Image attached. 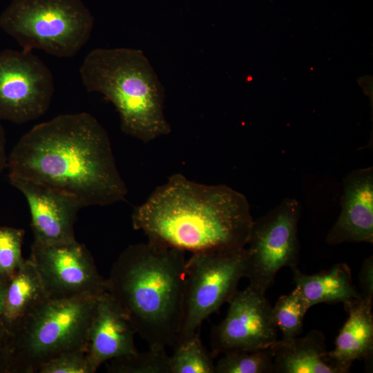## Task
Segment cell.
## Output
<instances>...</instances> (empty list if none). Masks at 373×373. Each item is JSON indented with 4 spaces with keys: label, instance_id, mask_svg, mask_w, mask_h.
Returning <instances> with one entry per match:
<instances>
[{
    "label": "cell",
    "instance_id": "cell-21",
    "mask_svg": "<svg viewBox=\"0 0 373 373\" xmlns=\"http://www.w3.org/2000/svg\"><path fill=\"white\" fill-rule=\"evenodd\" d=\"M111 373H171L170 356L166 348H150L144 352L120 356L108 361Z\"/></svg>",
    "mask_w": 373,
    "mask_h": 373
},
{
    "label": "cell",
    "instance_id": "cell-16",
    "mask_svg": "<svg viewBox=\"0 0 373 373\" xmlns=\"http://www.w3.org/2000/svg\"><path fill=\"white\" fill-rule=\"evenodd\" d=\"M275 373H338L327 349L323 333L278 340L271 346Z\"/></svg>",
    "mask_w": 373,
    "mask_h": 373
},
{
    "label": "cell",
    "instance_id": "cell-5",
    "mask_svg": "<svg viewBox=\"0 0 373 373\" xmlns=\"http://www.w3.org/2000/svg\"><path fill=\"white\" fill-rule=\"evenodd\" d=\"M99 297L83 296L46 302L11 335L10 373H35L44 363L62 353L86 352Z\"/></svg>",
    "mask_w": 373,
    "mask_h": 373
},
{
    "label": "cell",
    "instance_id": "cell-17",
    "mask_svg": "<svg viewBox=\"0 0 373 373\" xmlns=\"http://www.w3.org/2000/svg\"><path fill=\"white\" fill-rule=\"evenodd\" d=\"M49 300L32 261L25 259L7 285L2 325L11 335Z\"/></svg>",
    "mask_w": 373,
    "mask_h": 373
},
{
    "label": "cell",
    "instance_id": "cell-25",
    "mask_svg": "<svg viewBox=\"0 0 373 373\" xmlns=\"http://www.w3.org/2000/svg\"><path fill=\"white\" fill-rule=\"evenodd\" d=\"M359 293L364 300L373 303V257L363 262L358 274Z\"/></svg>",
    "mask_w": 373,
    "mask_h": 373
},
{
    "label": "cell",
    "instance_id": "cell-26",
    "mask_svg": "<svg viewBox=\"0 0 373 373\" xmlns=\"http://www.w3.org/2000/svg\"><path fill=\"white\" fill-rule=\"evenodd\" d=\"M12 358V336L5 328H0V373H10Z\"/></svg>",
    "mask_w": 373,
    "mask_h": 373
},
{
    "label": "cell",
    "instance_id": "cell-4",
    "mask_svg": "<svg viewBox=\"0 0 373 373\" xmlns=\"http://www.w3.org/2000/svg\"><path fill=\"white\" fill-rule=\"evenodd\" d=\"M79 73L88 91L102 94L115 107L124 133L148 143L171 132L164 113V87L142 50L94 49Z\"/></svg>",
    "mask_w": 373,
    "mask_h": 373
},
{
    "label": "cell",
    "instance_id": "cell-15",
    "mask_svg": "<svg viewBox=\"0 0 373 373\" xmlns=\"http://www.w3.org/2000/svg\"><path fill=\"white\" fill-rule=\"evenodd\" d=\"M348 317L336 338L329 357L338 373L350 372L356 360L372 361L373 354L372 303L358 299L344 305Z\"/></svg>",
    "mask_w": 373,
    "mask_h": 373
},
{
    "label": "cell",
    "instance_id": "cell-24",
    "mask_svg": "<svg viewBox=\"0 0 373 373\" xmlns=\"http://www.w3.org/2000/svg\"><path fill=\"white\" fill-rule=\"evenodd\" d=\"M39 373H94L86 351L75 350L62 353L44 363Z\"/></svg>",
    "mask_w": 373,
    "mask_h": 373
},
{
    "label": "cell",
    "instance_id": "cell-14",
    "mask_svg": "<svg viewBox=\"0 0 373 373\" xmlns=\"http://www.w3.org/2000/svg\"><path fill=\"white\" fill-rule=\"evenodd\" d=\"M135 333L126 314L113 297L106 291L99 296L86 350L94 370L111 359L136 353Z\"/></svg>",
    "mask_w": 373,
    "mask_h": 373
},
{
    "label": "cell",
    "instance_id": "cell-6",
    "mask_svg": "<svg viewBox=\"0 0 373 373\" xmlns=\"http://www.w3.org/2000/svg\"><path fill=\"white\" fill-rule=\"evenodd\" d=\"M93 26L81 0H12L0 16V28L22 50L39 49L61 58L83 48Z\"/></svg>",
    "mask_w": 373,
    "mask_h": 373
},
{
    "label": "cell",
    "instance_id": "cell-18",
    "mask_svg": "<svg viewBox=\"0 0 373 373\" xmlns=\"http://www.w3.org/2000/svg\"><path fill=\"white\" fill-rule=\"evenodd\" d=\"M293 279L309 305L343 303L361 299L358 289L352 282L351 269L345 263H338L327 270L308 275L297 267L291 268Z\"/></svg>",
    "mask_w": 373,
    "mask_h": 373
},
{
    "label": "cell",
    "instance_id": "cell-19",
    "mask_svg": "<svg viewBox=\"0 0 373 373\" xmlns=\"http://www.w3.org/2000/svg\"><path fill=\"white\" fill-rule=\"evenodd\" d=\"M200 332L176 342L170 356L171 373H216L214 356L203 345Z\"/></svg>",
    "mask_w": 373,
    "mask_h": 373
},
{
    "label": "cell",
    "instance_id": "cell-7",
    "mask_svg": "<svg viewBox=\"0 0 373 373\" xmlns=\"http://www.w3.org/2000/svg\"><path fill=\"white\" fill-rule=\"evenodd\" d=\"M245 247L193 253L186 260L183 316L176 342L200 329L208 317L231 299L245 277Z\"/></svg>",
    "mask_w": 373,
    "mask_h": 373
},
{
    "label": "cell",
    "instance_id": "cell-27",
    "mask_svg": "<svg viewBox=\"0 0 373 373\" xmlns=\"http://www.w3.org/2000/svg\"><path fill=\"white\" fill-rule=\"evenodd\" d=\"M8 157L6 153V136L0 122V173L7 166Z\"/></svg>",
    "mask_w": 373,
    "mask_h": 373
},
{
    "label": "cell",
    "instance_id": "cell-3",
    "mask_svg": "<svg viewBox=\"0 0 373 373\" xmlns=\"http://www.w3.org/2000/svg\"><path fill=\"white\" fill-rule=\"evenodd\" d=\"M184 251L148 240L127 247L114 262L106 292L150 348L173 347L184 308Z\"/></svg>",
    "mask_w": 373,
    "mask_h": 373
},
{
    "label": "cell",
    "instance_id": "cell-1",
    "mask_svg": "<svg viewBox=\"0 0 373 373\" xmlns=\"http://www.w3.org/2000/svg\"><path fill=\"white\" fill-rule=\"evenodd\" d=\"M9 175L38 182L82 207L125 200L126 185L116 165L108 134L91 114H64L25 133L8 157Z\"/></svg>",
    "mask_w": 373,
    "mask_h": 373
},
{
    "label": "cell",
    "instance_id": "cell-23",
    "mask_svg": "<svg viewBox=\"0 0 373 373\" xmlns=\"http://www.w3.org/2000/svg\"><path fill=\"white\" fill-rule=\"evenodd\" d=\"M24 230L0 226V280L7 283L24 261L22 244Z\"/></svg>",
    "mask_w": 373,
    "mask_h": 373
},
{
    "label": "cell",
    "instance_id": "cell-28",
    "mask_svg": "<svg viewBox=\"0 0 373 373\" xmlns=\"http://www.w3.org/2000/svg\"><path fill=\"white\" fill-rule=\"evenodd\" d=\"M7 285V283L0 280V328L3 327L2 325V314Z\"/></svg>",
    "mask_w": 373,
    "mask_h": 373
},
{
    "label": "cell",
    "instance_id": "cell-20",
    "mask_svg": "<svg viewBox=\"0 0 373 373\" xmlns=\"http://www.w3.org/2000/svg\"><path fill=\"white\" fill-rule=\"evenodd\" d=\"M309 308L297 287L278 299L272 307V315L278 330L282 334V338H292L302 333L304 318Z\"/></svg>",
    "mask_w": 373,
    "mask_h": 373
},
{
    "label": "cell",
    "instance_id": "cell-9",
    "mask_svg": "<svg viewBox=\"0 0 373 373\" xmlns=\"http://www.w3.org/2000/svg\"><path fill=\"white\" fill-rule=\"evenodd\" d=\"M54 90L50 70L31 51L0 52V121L23 124L40 117Z\"/></svg>",
    "mask_w": 373,
    "mask_h": 373
},
{
    "label": "cell",
    "instance_id": "cell-2",
    "mask_svg": "<svg viewBox=\"0 0 373 373\" xmlns=\"http://www.w3.org/2000/svg\"><path fill=\"white\" fill-rule=\"evenodd\" d=\"M131 220L149 241L192 254L245 247L254 221L242 193L178 173L135 207Z\"/></svg>",
    "mask_w": 373,
    "mask_h": 373
},
{
    "label": "cell",
    "instance_id": "cell-12",
    "mask_svg": "<svg viewBox=\"0 0 373 373\" xmlns=\"http://www.w3.org/2000/svg\"><path fill=\"white\" fill-rule=\"evenodd\" d=\"M27 200L34 241L49 245L76 240L74 226L82 205L73 197L46 185L9 175Z\"/></svg>",
    "mask_w": 373,
    "mask_h": 373
},
{
    "label": "cell",
    "instance_id": "cell-10",
    "mask_svg": "<svg viewBox=\"0 0 373 373\" xmlns=\"http://www.w3.org/2000/svg\"><path fill=\"white\" fill-rule=\"evenodd\" d=\"M29 258L49 299L99 296L106 291V279L86 247L77 240L55 245L34 241Z\"/></svg>",
    "mask_w": 373,
    "mask_h": 373
},
{
    "label": "cell",
    "instance_id": "cell-22",
    "mask_svg": "<svg viewBox=\"0 0 373 373\" xmlns=\"http://www.w3.org/2000/svg\"><path fill=\"white\" fill-rule=\"evenodd\" d=\"M273 371L271 347L226 353L216 364V373H270Z\"/></svg>",
    "mask_w": 373,
    "mask_h": 373
},
{
    "label": "cell",
    "instance_id": "cell-11",
    "mask_svg": "<svg viewBox=\"0 0 373 373\" xmlns=\"http://www.w3.org/2000/svg\"><path fill=\"white\" fill-rule=\"evenodd\" d=\"M228 303L225 317L211 330L214 357L236 351L268 348L278 340L273 306L265 294L248 286L238 290Z\"/></svg>",
    "mask_w": 373,
    "mask_h": 373
},
{
    "label": "cell",
    "instance_id": "cell-13",
    "mask_svg": "<svg viewBox=\"0 0 373 373\" xmlns=\"http://www.w3.org/2000/svg\"><path fill=\"white\" fill-rule=\"evenodd\" d=\"M340 215L329 231L326 242H373V168L352 171L343 180Z\"/></svg>",
    "mask_w": 373,
    "mask_h": 373
},
{
    "label": "cell",
    "instance_id": "cell-8",
    "mask_svg": "<svg viewBox=\"0 0 373 373\" xmlns=\"http://www.w3.org/2000/svg\"><path fill=\"white\" fill-rule=\"evenodd\" d=\"M300 213L299 201L287 198L254 220L245 246V277L254 290L265 294L281 268L297 267Z\"/></svg>",
    "mask_w": 373,
    "mask_h": 373
}]
</instances>
